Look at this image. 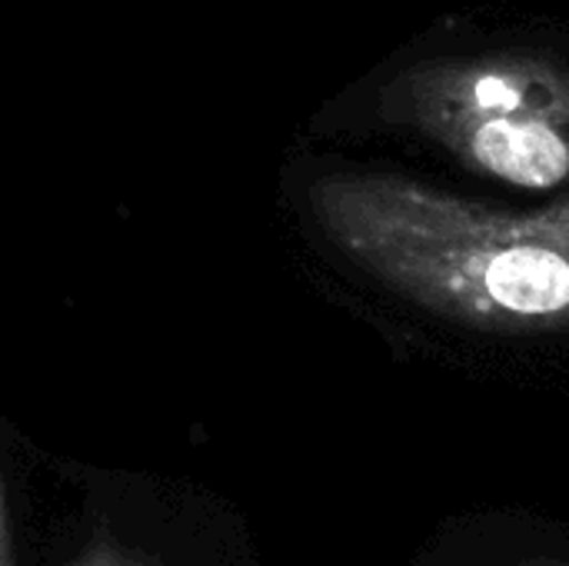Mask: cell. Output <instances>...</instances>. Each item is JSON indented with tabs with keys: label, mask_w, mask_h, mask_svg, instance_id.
Segmentation results:
<instances>
[{
	"label": "cell",
	"mask_w": 569,
	"mask_h": 566,
	"mask_svg": "<svg viewBox=\"0 0 569 566\" xmlns=\"http://www.w3.org/2000/svg\"><path fill=\"white\" fill-rule=\"evenodd\" d=\"M73 566H153L150 560H143V557H137V554H130V550H123L117 540H97L80 560Z\"/></svg>",
	"instance_id": "3"
},
{
	"label": "cell",
	"mask_w": 569,
	"mask_h": 566,
	"mask_svg": "<svg viewBox=\"0 0 569 566\" xmlns=\"http://www.w3.org/2000/svg\"><path fill=\"white\" fill-rule=\"evenodd\" d=\"M0 566H17L13 544H10V527H7V510H3V490H0Z\"/></svg>",
	"instance_id": "4"
},
{
	"label": "cell",
	"mask_w": 569,
	"mask_h": 566,
	"mask_svg": "<svg viewBox=\"0 0 569 566\" xmlns=\"http://www.w3.org/2000/svg\"><path fill=\"white\" fill-rule=\"evenodd\" d=\"M397 113L487 180L569 187V67L550 53L487 50L420 63L397 80Z\"/></svg>",
	"instance_id": "2"
},
{
	"label": "cell",
	"mask_w": 569,
	"mask_h": 566,
	"mask_svg": "<svg viewBox=\"0 0 569 566\" xmlns=\"http://www.w3.org/2000/svg\"><path fill=\"white\" fill-rule=\"evenodd\" d=\"M310 207L343 257L420 310L487 330L569 327V197L503 210L397 173H327Z\"/></svg>",
	"instance_id": "1"
}]
</instances>
